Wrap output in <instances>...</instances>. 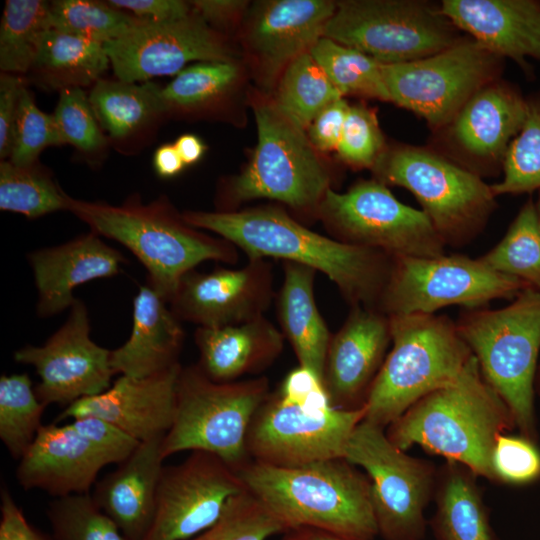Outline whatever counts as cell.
<instances>
[{
    "label": "cell",
    "instance_id": "52",
    "mask_svg": "<svg viewBox=\"0 0 540 540\" xmlns=\"http://www.w3.org/2000/svg\"><path fill=\"white\" fill-rule=\"evenodd\" d=\"M26 86L20 75L0 76V158L8 160L11 152L14 123L22 89Z\"/></svg>",
    "mask_w": 540,
    "mask_h": 540
},
{
    "label": "cell",
    "instance_id": "21",
    "mask_svg": "<svg viewBox=\"0 0 540 540\" xmlns=\"http://www.w3.org/2000/svg\"><path fill=\"white\" fill-rule=\"evenodd\" d=\"M391 343L389 317L375 308L350 307L331 336L322 383L334 408H363Z\"/></svg>",
    "mask_w": 540,
    "mask_h": 540
},
{
    "label": "cell",
    "instance_id": "14",
    "mask_svg": "<svg viewBox=\"0 0 540 540\" xmlns=\"http://www.w3.org/2000/svg\"><path fill=\"white\" fill-rule=\"evenodd\" d=\"M502 59L474 39L461 38L428 57L382 64V75L391 102L442 129L472 95L498 79Z\"/></svg>",
    "mask_w": 540,
    "mask_h": 540
},
{
    "label": "cell",
    "instance_id": "16",
    "mask_svg": "<svg viewBox=\"0 0 540 540\" xmlns=\"http://www.w3.org/2000/svg\"><path fill=\"white\" fill-rule=\"evenodd\" d=\"M246 488L238 472L218 456L193 451L164 466L152 522L142 540H189L210 528L228 501Z\"/></svg>",
    "mask_w": 540,
    "mask_h": 540
},
{
    "label": "cell",
    "instance_id": "39",
    "mask_svg": "<svg viewBox=\"0 0 540 540\" xmlns=\"http://www.w3.org/2000/svg\"><path fill=\"white\" fill-rule=\"evenodd\" d=\"M309 52L342 96L390 101L382 64L373 58L327 37L318 40Z\"/></svg>",
    "mask_w": 540,
    "mask_h": 540
},
{
    "label": "cell",
    "instance_id": "26",
    "mask_svg": "<svg viewBox=\"0 0 540 540\" xmlns=\"http://www.w3.org/2000/svg\"><path fill=\"white\" fill-rule=\"evenodd\" d=\"M440 9L457 29L527 73L528 58L540 62V1L444 0Z\"/></svg>",
    "mask_w": 540,
    "mask_h": 540
},
{
    "label": "cell",
    "instance_id": "23",
    "mask_svg": "<svg viewBox=\"0 0 540 540\" xmlns=\"http://www.w3.org/2000/svg\"><path fill=\"white\" fill-rule=\"evenodd\" d=\"M181 368L177 364L143 378L121 375L104 392L65 407L55 422L93 416L112 423L139 442L164 437L174 420Z\"/></svg>",
    "mask_w": 540,
    "mask_h": 540
},
{
    "label": "cell",
    "instance_id": "56",
    "mask_svg": "<svg viewBox=\"0 0 540 540\" xmlns=\"http://www.w3.org/2000/svg\"><path fill=\"white\" fill-rule=\"evenodd\" d=\"M185 166L174 144H163L154 152L153 167L162 178L178 175Z\"/></svg>",
    "mask_w": 540,
    "mask_h": 540
},
{
    "label": "cell",
    "instance_id": "32",
    "mask_svg": "<svg viewBox=\"0 0 540 540\" xmlns=\"http://www.w3.org/2000/svg\"><path fill=\"white\" fill-rule=\"evenodd\" d=\"M476 477L455 462L447 461L438 470L430 522L437 540H494Z\"/></svg>",
    "mask_w": 540,
    "mask_h": 540
},
{
    "label": "cell",
    "instance_id": "54",
    "mask_svg": "<svg viewBox=\"0 0 540 540\" xmlns=\"http://www.w3.org/2000/svg\"><path fill=\"white\" fill-rule=\"evenodd\" d=\"M0 540H46L27 521L6 486L1 487Z\"/></svg>",
    "mask_w": 540,
    "mask_h": 540
},
{
    "label": "cell",
    "instance_id": "10",
    "mask_svg": "<svg viewBox=\"0 0 540 540\" xmlns=\"http://www.w3.org/2000/svg\"><path fill=\"white\" fill-rule=\"evenodd\" d=\"M456 26L439 5L417 0L337 2L324 37L354 48L383 65L436 54L456 42Z\"/></svg>",
    "mask_w": 540,
    "mask_h": 540
},
{
    "label": "cell",
    "instance_id": "24",
    "mask_svg": "<svg viewBox=\"0 0 540 540\" xmlns=\"http://www.w3.org/2000/svg\"><path fill=\"white\" fill-rule=\"evenodd\" d=\"M111 460L71 423L42 425L19 460L18 483L25 490L39 489L55 498L88 494L100 470Z\"/></svg>",
    "mask_w": 540,
    "mask_h": 540
},
{
    "label": "cell",
    "instance_id": "41",
    "mask_svg": "<svg viewBox=\"0 0 540 540\" xmlns=\"http://www.w3.org/2000/svg\"><path fill=\"white\" fill-rule=\"evenodd\" d=\"M141 21L106 1L50 2V24L53 30L101 44L122 37Z\"/></svg>",
    "mask_w": 540,
    "mask_h": 540
},
{
    "label": "cell",
    "instance_id": "40",
    "mask_svg": "<svg viewBox=\"0 0 540 540\" xmlns=\"http://www.w3.org/2000/svg\"><path fill=\"white\" fill-rule=\"evenodd\" d=\"M46 407L27 373L1 375L0 439L12 458L20 460L31 446Z\"/></svg>",
    "mask_w": 540,
    "mask_h": 540
},
{
    "label": "cell",
    "instance_id": "46",
    "mask_svg": "<svg viewBox=\"0 0 540 540\" xmlns=\"http://www.w3.org/2000/svg\"><path fill=\"white\" fill-rule=\"evenodd\" d=\"M63 145L53 115L38 108L26 86L22 89L14 123L11 152L8 161L16 166L38 162L41 152L49 146Z\"/></svg>",
    "mask_w": 540,
    "mask_h": 540
},
{
    "label": "cell",
    "instance_id": "48",
    "mask_svg": "<svg viewBox=\"0 0 540 540\" xmlns=\"http://www.w3.org/2000/svg\"><path fill=\"white\" fill-rule=\"evenodd\" d=\"M495 481L524 485L540 478V451L536 443L520 436L502 434L492 453Z\"/></svg>",
    "mask_w": 540,
    "mask_h": 540
},
{
    "label": "cell",
    "instance_id": "29",
    "mask_svg": "<svg viewBox=\"0 0 540 540\" xmlns=\"http://www.w3.org/2000/svg\"><path fill=\"white\" fill-rule=\"evenodd\" d=\"M284 339L281 330L265 316L224 327H197V364L213 381H236L272 365L283 350Z\"/></svg>",
    "mask_w": 540,
    "mask_h": 540
},
{
    "label": "cell",
    "instance_id": "34",
    "mask_svg": "<svg viewBox=\"0 0 540 540\" xmlns=\"http://www.w3.org/2000/svg\"><path fill=\"white\" fill-rule=\"evenodd\" d=\"M239 77L237 61L199 62L183 69L162 89L167 118L213 111Z\"/></svg>",
    "mask_w": 540,
    "mask_h": 540
},
{
    "label": "cell",
    "instance_id": "9",
    "mask_svg": "<svg viewBox=\"0 0 540 540\" xmlns=\"http://www.w3.org/2000/svg\"><path fill=\"white\" fill-rule=\"evenodd\" d=\"M258 141L242 172L226 182L221 203L271 199L295 210H316L330 187V174L306 130L290 120L273 100L254 104Z\"/></svg>",
    "mask_w": 540,
    "mask_h": 540
},
{
    "label": "cell",
    "instance_id": "57",
    "mask_svg": "<svg viewBox=\"0 0 540 540\" xmlns=\"http://www.w3.org/2000/svg\"><path fill=\"white\" fill-rule=\"evenodd\" d=\"M174 146L186 166L197 163L206 151L204 142L194 134L179 136Z\"/></svg>",
    "mask_w": 540,
    "mask_h": 540
},
{
    "label": "cell",
    "instance_id": "45",
    "mask_svg": "<svg viewBox=\"0 0 540 540\" xmlns=\"http://www.w3.org/2000/svg\"><path fill=\"white\" fill-rule=\"evenodd\" d=\"M63 145L70 144L91 161L100 160L110 145L82 88L59 92L52 114Z\"/></svg>",
    "mask_w": 540,
    "mask_h": 540
},
{
    "label": "cell",
    "instance_id": "51",
    "mask_svg": "<svg viewBox=\"0 0 540 540\" xmlns=\"http://www.w3.org/2000/svg\"><path fill=\"white\" fill-rule=\"evenodd\" d=\"M278 393L284 399L304 407L312 409L333 407L320 378L300 366L285 377Z\"/></svg>",
    "mask_w": 540,
    "mask_h": 540
},
{
    "label": "cell",
    "instance_id": "11",
    "mask_svg": "<svg viewBox=\"0 0 540 540\" xmlns=\"http://www.w3.org/2000/svg\"><path fill=\"white\" fill-rule=\"evenodd\" d=\"M528 285L462 254L393 257L377 310L387 316L435 314L446 306L487 307L513 300Z\"/></svg>",
    "mask_w": 540,
    "mask_h": 540
},
{
    "label": "cell",
    "instance_id": "60",
    "mask_svg": "<svg viewBox=\"0 0 540 540\" xmlns=\"http://www.w3.org/2000/svg\"><path fill=\"white\" fill-rule=\"evenodd\" d=\"M535 208H536L538 225H539V228H540V190H539V194H538V199L535 202Z\"/></svg>",
    "mask_w": 540,
    "mask_h": 540
},
{
    "label": "cell",
    "instance_id": "53",
    "mask_svg": "<svg viewBox=\"0 0 540 540\" xmlns=\"http://www.w3.org/2000/svg\"><path fill=\"white\" fill-rule=\"evenodd\" d=\"M109 5L142 21L160 22L188 16L189 2L180 0H108Z\"/></svg>",
    "mask_w": 540,
    "mask_h": 540
},
{
    "label": "cell",
    "instance_id": "25",
    "mask_svg": "<svg viewBox=\"0 0 540 540\" xmlns=\"http://www.w3.org/2000/svg\"><path fill=\"white\" fill-rule=\"evenodd\" d=\"M38 292L37 315L54 316L70 308L76 287L95 279L110 278L127 263L125 256L89 231L61 245L28 254Z\"/></svg>",
    "mask_w": 540,
    "mask_h": 540
},
{
    "label": "cell",
    "instance_id": "59",
    "mask_svg": "<svg viewBox=\"0 0 540 540\" xmlns=\"http://www.w3.org/2000/svg\"><path fill=\"white\" fill-rule=\"evenodd\" d=\"M535 394L540 397V357L537 365L535 382H534Z\"/></svg>",
    "mask_w": 540,
    "mask_h": 540
},
{
    "label": "cell",
    "instance_id": "18",
    "mask_svg": "<svg viewBox=\"0 0 540 540\" xmlns=\"http://www.w3.org/2000/svg\"><path fill=\"white\" fill-rule=\"evenodd\" d=\"M14 360L31 365L40 377L35 387L45 405L69 406L100 394L111 386L115 374L111 350L90 338L86 305L76 299L64 324L42 346L26 345L14 352Z\"/></svg>",
    "mask_w": 540,
    "mask_h": 540
},
{
    "label": "cell",
    "instance_id": "35",
    "mask_svg": "<svg viewBox=\"0 0 540 540\" xmlns=\"http://www.w3.org/2000/svg\"><path fill=\"white\" fill-rule=\"evenodd\" d=\"M51 29L50 2L7 0L0 25L1 73L27 75Z\"/></svg>",
    "mask_w": 540,
    "mask_h": 540
},
{
    "label": "cell",
    "instance_id": "4",
    "mask_svg": "<svg viewBox=\"0 0 540 540\" xmlns=\"http://www.w3.org/2000/svg\"><path fill=\"white\" fill-rule=\"evenodd\" d=\"M66 210L101 237L112 239L144 265L147 284L169 304L179 281L208 260L235 264L238 248L188 224L165 196L144 203L132 195L119 205L66 195Z\"/></svg>",
    "mask_w": 540,
    "mask_h": 540
},
{
    "label": "cell",
    "instance_id": "13",
    "mask_svg": "<svg viewBox=\"0 0 540 540\" xmlns=\"http://www.w3.org/2000/svg\"><path fill=\"white\" fill-rule=\"evenodd\" d=\"M318 214L332 238L390 256L437 257L445 244L422 210L400 202L387 185L361 180L346 192L329 189Z\"/></svg>",
    "mask_w": 540,
    "mask_h": 540
},
{
    "label": "cell",
    "instance_id": "28",
    "mask_svg": "<svg viewBox=\"0 0 540 540\" xmlns=\"http://www.w3.org/2000/svg\"><path fill=\"white\" fill-rule=\"evenodd\" d=\"M184 336L168 302L148 284L140 286L133 301L131 334L111 350L114 373L143 378L180 364Z\"/></svg>",
    "mask_w": 540,
    "mask_h": 540
},
{
    "label": "cell",
    "instance_id": "19",
    "mask_svg": "<svg viewBox=\"0 0 540 540\" xmlns=\"http://www.w3.org/2000/svg\"><path fill=\"white\" fill-rule=\"evenodd\" d=\"M274 298L272 264L251 259L241 268L185 274L169 301L175 316L198 327H224L261 316Z\"/></svg>",
    "mask_w": 540,
    "mask_h": 540
},
{
    "label": "cell",
    "instance_id": "1",
    "mask_svg": "<svg viewBox=\"0 0 540 540\" xmlns=\"http://www.w3.org/2000/svg\"><path fill=\"white\" fill-rule=\"evenodd\" d=\"M182 216L191 226L229 241L248 260L276 258L320 271L350 307L377 309L390 275L393 256L319 234L276 207L185 211Z\"/></svg>",
    "mask_w": 540,
    "mask_h": 540
},
{
    "label": "cell",
    "instance_id": "6",
    "mask_svg": "<svg viewBox=\"0 0 540 540\" xmlns=\"http://www.w3.org/2000/svg\"><path fill=\"white\" fill-rule=\"evenodd\" d=\"M388 317L392 347L364 405V420L383 429L418 400L452 382L473 355L446 315Z\"/></svg>",
    "mask_w": 540,
    "mask_h": 540
},
{
    "label": "cell",
    "instance_id": "17",
    "mask_svg": "<svg viewBox=\"0 0 540 540\" xmlns=\"http://www.w3.org/2000/svg\"><path fill=\"white\" fill-rule=\"evenodd\" d=\"M104 48L116 79L131 83L177 75L191 61H236L226 37L193 10L182 18L141 21Z\"/></svg>",
    "mask_w": 540,
    "mask_h": 540
},
{
    "label": "cell",
    "instance_id": "2",
    "mask_svg": "<svg viewBox=\"0 0 540 540\" xmlns=\"http://www.w3.org/2000/svg\"><path fill=\"white\" fill-rule=\"evenodd\" d=\"M514 428L510 409L485 380L472 355L452 382L418 400L385 432L404 451L418 445L465 466L477 477L495 481V443Z\"/></svg>",
    "mask_w": 540,
    "mask_h": 540
},
{
    "label": "cell",
    "instance_id": "33",
    "mask_svg": "<svg viewBox=\"0 0 540 540\" xmlns=\"http://www.w3.org/2000/svg\"><path fill=\"white\" fill-rule=\"evenodd\" d=\"M110 65L104 44L49 30L27 73L46 91L94 85Z\"/></svg>",
    "mask_w": 540,
    "mask_h": 540
},
{
    "label": "cell",
    "instance_id": "37",
    "mask_svg": "<svg viewBox=\"0 0 540 540\" xmlns=\"http://www.w3.org/2000/svg\"><path fill=\"white\" fill-rule=\"evenodd\" d=\"M479 260L540 291V228L532 197L523 204L503 238Z\"/></svg>",
    "mask_w": 540,
    "mask_h": 540
},
{
    "label": "cell",
    "instance_id": "55",
    "mask_svg": "<svg viewBox=\"0 0 540 540\" xmlns=\"http://www.w3.org/2000/svg\"><path fill=\"white\" fill-rule=\"evenodd\" d=\"M189 3L198 16L219 32L232 25L247 6L246 1L239 0H196Z\"/></svg>",
    "mask_w": 540,
    "mask_h": 540
},
{
    "label": "cell",
    "instance_id": "42",
    "mask_svg": "<svg viewBox=\"0 0 540 540\" xmlns=\"http://www.w3.org/2000/svg\"><path fill=\"white\" fill-rule=\"evenodd\" d=\"M502 180L491 185L495 196L540 190V94L527 99L524 123L510 143Z\"/></svg>",
    "mask_w": 540,
    "mask_h": 540
},
{
    "label": "cell",
    "instance_id": "15",
    "mask_svg": "<svg viewBox=\"0 0 540 540\" xmlns=\"http://www.w3.org/2000/svg\"><path fill=\"white\" fill-rule=\"evenodd\" d=\"M364 417L365 407L312 409L271 393L252 420L247 450L251 460L277 467L344 458L347 442Z\"/></svg>",
    "mask_w": 540,
    "mask_h": 540
},
{
    "label": "cell",
    "instance_id": "3",
    "mask_svg": "<svg viewBox=\"0 0 540 540\" xmlns=\"http://www.w3.org/2000/svg\"><path fill=\"white\" fill-rule=\"evenodd\" d=\"M237 472L286 531L308 526L344 540H373L379 534L370 480L345 458L297 467L250 460Z\"/></svg>",
    "mask_w": 540,
    "mask_h": 540
},
{
    "label": "cell",
    "instance_id": "44",
    "mask_svg": "<svg viewBox=\"0 0 540 540\" xmlns=\"http://www.w3.org/2000/svg\"><path fill=\"white\" fill-rule=\"evenodd\" d=\"M284 525L247 489L233 496L210 528L189 540H266Z\"/></svg>",
    "mask_w": 540,
    "mask_h": 540
},
{
    "label": "cell",
    "instance_id": "12",
    "mask_svg": "<svg viewBox=\"0 0 540 540\" xmlns=\"http://www.w3.org/2000/svg\"><path fill=\"white\" fill-rule=\"evenodd\" d=\"M344 458L370 480L378 533L385 540H421L425 509L437 484L432 462L408 455L388 439L385 429L365 420L349 438Z\"/></svg>",
    "mask_w": 540,
    "mask_h": 540
},
{
    "label": "cell",
    "instance_id": "20",
    "mask_svg": "<svg viewBox=\"0 0 540 540\" xmlns=\"http://www.w3.org/2000/svg\"><path fill=\"white\" fill-rule=\"evenodd\" d=\"M527 99L512 85L496 79L479 89L444 128L458 164L479 175L502 169L508 147L520 131Z\"/></svg>",
    "mask_w": 540,
    "mask_h": 540
},
{
    "label": "cell",
    "instance_id": "58",
    "mask_svg": "<svg viewBox=\"0 0 540 540\" xmlns=\"http://www.w3.org/2000/svg\"><path fill=\"white\" fill-rule=\"evenodd\" d=\"M282 540H344L322 529L302 526L285 531Z\"/></svg>",
    "mask_w": 540,
    "mask_h": 540
},
{
    "label": "cell",
    "instance_id": "49",
    "mask_svg": "<svg viewBox=\"0 0 540 540\" xmlns=\"http://www.w3.org/2000/svg\"><path fill=\"white\" fill-rule=\"evenodd\" d=\"M71 425L98 447L112 463H120L131 455L139 441L112 423L98 417L72 419Z\"/></svg>",
    "mask_w": 540,
    "mask_h": 540
},
{
    "label": "cell",
    "instance_id": "22",
    "mask_svg": "<svg viewBox=\"0 0 540 540\" xmlns=\"http://www.w3.org/2000/svg\"><path fill=\"white\" fill-rule=\"evenodd\" d=\"M336 7L337 2L329 0H273L255 5L244 37L264 85L271 87L294 59L324 37Z\"/></svg>",
    "mask_w": 540,
    "mask_h": 540
},
{
    "label": "cell",
    "instance_id": "5",
    "mask_svg": "<svg viewBox=\"0 0 540 540\" xmlns=\"http://www.w3.org/2000/svg\"><path fill=\"white\" fill-rule=\"evenodd\" d=\"M455 323L483 377L510 409L520 435L537 443L540 291L528 286L499 309H465Z\"/></svg>",
    "mask_w": 540,
    "mask_h": 540
},
{
    "label": "cell",
    "instance_id": "50",
    "mask_svg": "<svg viewBox=\"0 0 540 540\" xmlns=\"http://www.w3.org/2000/svg\"><path fill=\"white\" fill-rule=\"evenodd\" d=\"M350 109L342 97L322 109L306 130L310 143L317 151L336 150Z\"/></svg>",
    "mask_w": 540,
    "mask_h": 540
},
{
    "label": "cell",
    "instance_id": "31",
    "mask_svg": "<svg viewBox=\"0 0 540 540\" xmlns=\"http://www.w3.org/2000/svg\"><path fill=\"white\" fill-rule=\"evenodd\" d=\"M283 282L276 297L281 332L290 343L299 366L312 371L322 381L332 334L314 297V269L284 262Z\"/></svg>",
    "mask_w": 540,
    "mask_h": 540
},
{
    "label": "cell",
    "instance_id": "7",
    "mask_svg": "<svg viewBox=\"0 0 540 540\" xmlns=\"http://www.w3.org/2000/svg\"><path fill=\"white\" fill-rule=\"evenodd\" d=\"M270 394L266 377L216 382L198 364L182 366L173 424L162 440L163 458L183 451H204L238 471L251 460L248 432Z\"/></svg>",
    "mask_w": 540,
    "mask_h": 540
},
{
    "label": "cell",
    "instance_id": "38",
    "mask_svg": "<svg viewBox=\"0 0 540 540\" xmlns=\"http://www.w3.org/2000/svg\"><path fill=\"white\" fill-rule=\"evenodd\" d=\"M67 193L54 180L52 173L39 162L16 166L8 160L0 162V209L38 218L66 210Z\"/></svg>",
    "mask_w": 540,
    "mask_h": 540
},
{
    "label": "cell",
    "instance_id": "30",
    "mask_svg": "<svg viewBox=\"0 0 540 540\" xmlns=\"http://www.w3.org/2000/svg\"><path fill=\"white\" fill-rule=\"evenodd\" d=\"M163 87L119 79H99L91 89L89 102L110 145L131 154L148 144L159 125L167 118Z\"/></svg>",
    "mask_w": 540,
    "mask_h": 540
},
{
    "label": "cell",
    "instance_id": "8",
    "mask_svg": "<svg viewBox=\"0 0 540 540\" xmlns=\"http://www.w3.org/2000/svg\"><path fill=\"white\" fill-rule=\"evenodd\" d=\"M376 180L410 191L445 246L471 243L497 207L482 177L453 159L418 146L385 149L372 167Z\"/></svg>",
    "mask_w": 540,
    "mask_h": 540
},
{
    "label": "cell",
    "instance_id": "27",
    "mask_svg": "<svg viewBox=\"0 0 540 540\" xmlns=\"http://www.w3.org/2000/svg\"><path fill=\"white\" fill-rule=\"evenodd\" d=\"M163 438L140 442L115 470L96 481L90 493L129 540H142L152 522L165 460Z\"/></svg>",
    "mask_w": 540,
    "mask_h": 540
},
{
    "label": "cell",
    "instance_id": "36",
    "mask_svg": "<svg viewBox=\"0 0 540 540\" xmlns=\"http://www.w3.org/2000/svg\"><path fill=\"white\" fill-rule=\"evenodd\" d=\"M310 52L294 59L277 80L274 103L295 124L307 130L317 114L342 98Z\"/></svg>",
    "mask_w": 540,
    "mask_h": 540
},
{
    "label": "cell",
    "instance_id": "43",
    "mask_svg": "<svg viewBox=\"0 0 540 540\" xmlns=\"http://www.w3.org/2000/svg\"><path fill=\"white\" fill-rule=\"evenodd\" d=\"M47 515L56 540H129L90 493L55 498Z\"/></svg>",
    "mask_w": 540,
    "mask_h": 540
},
{
    "label": "cell",
    "instance_id": "47",
    "mask_svg": "<svg viewBox=\"0 0 540 540\" xmlns=\"http://www.w3.org/2000/svg\"><path fill=\"white\" fill-rule=\"evenodd\" d=\"M340 158L355 168H371L384 152V138L375 112L350 106L337 146Z\"/></svg>",
    "mask_w": 540,
    "mask_h": 540
}]
</instances>
